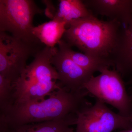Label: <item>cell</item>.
Returning a JSON list of instances; mask_svg holds the SVG:
<instances>
[{
	"instance_id": "1",
	"label": "cell",
	"mask_w": 132,
	"mask_h": 132,
	"mask_svg": "<svg viewBox=\"0 0 132 132\" xmlns=\"http://www.w3.org/2000/svg\"><path fill=\"white\" fill-rule=\"evenodd\" d=\"M86 90L73 92L61 87L40 101L16 102L1 112L0 126H14L64 119L76 115L87 102Z\"/></svg>"
},
{
	"instance_id": "2",
	"label": "cell",
	"mask_w": 132,
	"mask_h": 132,
	"mask_svg": "<svg viewBox=\"0 0 132 132\" xmlns=\"http://www.w3.org/2000/svg\"><path fill=\"white\" fill-rule=\"evenodd\" d=\"M121 26L116 21L102 20L92 14L71 21L62 39L85 54L110 60Z\"/></svg>"
},
{
	"instance_id": "3",
	"label": "cell",
	"mask_w": 132,
	"mask_h": 132,
	"mask_svg": "<svg viewBox=\"0 0 132 132\" xmlns=\"http://www.w3.org/2000/svg\"><path fill=\"white\" fill-rule=\"evenodd\" d=\"M41 9L32 0H0V32L35 46H45L34 35L33 22Z\"/></svg>"
},
{
	"instance_id": "4",
	"label": "cell",
	"mask_w": 132,
	"mask_h": 132,
	"mask_svg": "<svg viewBox=\"0 0 132 132\" xmlns=\"http://www.w3.org/2000/svg\"><path fill=\"white\" fill-rule=\"evenodd\" d=\"M85 85L88 94L105 104L111 105L124 116L132 115V100L128 94L122 76L115 68H105Z\"/></svg>"
},
{
	"instance_id": "5",
	"label": "cell",
	"mask_w": 132,
	"mask_h": 132,
	"mask_svg": "<svg viewBox=\"0 0 132 132\" xmlns=\"http://www.w3.org/2000/svg\"><path fill=\"white\" fill-rule=\"evenodd\" d=\"M76 115V132H113L132 129V115L126 117L116 113L97 99L94 104L86 102Z\"/></svg>"
},
{
	"instance_id": "6",
	"label": "cell",
	"mask_w": 132,
	"mask_h": 132,
	"mask_svg": "<svg viewBox=\"0 0 132 132\" xmlns=\"http://www.w3.org/2000/svg\"><path fill=\"white\" fill-rule=\"evenodd\" d=\"M58 48L45 46L27 65L13 83L14 93L25 90H55L59 87L58 73L51 59Z\"/></svg>"
},
{
	"instance_id": "7",
	"label": "cell",
	"mask_w": 132,
	"mask_h": 132,
	"mask_svg": "<svg viewBox=\"0 0 132 132\" xmlns=\"http://www.w3.org/2000/svg\"><path fill=\"white\" fill-rule=\"evenodd\" d=\"M45 46L31 45L0 32V75L14 83L27 65L29 58Z\"/></svg>"
},
{
	"instance_id": "8",
	"label": "cell",
	"mask_w": 132,
	"mask_h": 132,
	"mask_svg": "<svg viewBox=\"0 0 132 132\" xmlns=\"http://www.w3.org/2000/svg\"><path fill=\"white\" fill-rule=\"evenodd\" d=\"M51 62L57 70L60 84L71 92L85 90V85L94 76L75 63L58 48Z\"/></svg>"
},
{
	"instance_id": "9",
	"label": "cell",
	"mask_w": 132,
	"mask_h": 132,
	"mask_svg": "<svg viewBox=\"0 0 132 132\" xmlns=\"http://www.w3.org/2000/svg\"><path fill=\"white\" fill-rule=\"evenodd\" d=\"M88 10L94 15L108 17L122 26H126L132 20V0H85Z\"/></svg>"
},
{
	"instance_id": "10",
	"label": "cell",
	"mask_w": 132,
	"mask_h": 132,
	"mask_svg": "<svg viewBox=\"0 0 132 132\" xmlns=\"http://www.w3.org/2000/svg\"><path fill=\"white\" fill-rule=\"evenodd\" d=\"M109 59L122 77L132 75V20L120 28Z\"/></svg>"
},
{
	"instance_id": "11",
	"label": "cell",
	"mask_w": 132,
	"mask_h": 132,
	"mask_svg": "<svg viewBox=\"0 0 132 132\" xmlns=\"http://www.w3.org/2000/svg\"><path fill=\"white\" fill-rule=\"evenodd\" d=\"M76 116L61 120L29 123L14 126H0V132H73Z\"/></svg>"
},
{
	"instance_id": "12",
	"label": "cell",
	"mask_w": 132,
	"mask_h": 132,
	"mask_svg": "<svg viewBox=\"0 0 132 132\" xmlns=\"http://www.w3.org/2000/svg\"><path fill=\"white\" fill-rule=\"evenodd\" d=\"M58 48L67 55L78 65L86 71L94 74L105 68L113 67L110 60L95 58L83 53L75 52L62 39L58 44Z\"/></svg>"
},
{
	"instance_id": "13",
	"label": "cell",
	"mask_w": 132,
	"mask_h": 132,
	"mask_svg": "<svg viewBox=\"0 0 132 132\" xmlns=\"http://www.w3.org/2000/svg\"><path fill=\"white\" fill-rule=\"evenodd\" d=\"M66 30L65 22L52 20L34 27L33 33L45 46L53 48L62 39Z\"/></svg>"
},
{
	"instance_id": "14",
	"label": "cell",
	"mask_w": 132,
	"mask_h": 132,
	"mask_svg": "<svg viewBox=\"0 0 132 132\" xmlns=\"http://www.w3.org/2000/svg\"><path fill=\"white\" fill-rule=\"evenodd\" d=\"M59 7L53 20L63 21L68 28L71 21L91 15L90 12L83 1L60 0Z\"/></svg>"
},
{
	"instance_id": "15",
	"label": "cell",
	"mask_w": 132,
	"mask_h": 132,
	"mask_svg": "<svg viewBox=\"0 0 132 132\" xmlns=\"http://www.w3.org/2000/svg\"><path fill=\"white\" fill-rule=\"evenodd\" d=\"M13 83L0 75V108L1 112L11 106L13 101Z\"/></svg>"
},
{
	"instance_id": "16",
	"label": "cell",
	"mask_w": 132,
	"mask_h": 132,
	"mask_svg": "<svg viewBox=\"0 0 132 132\" xmlns=\"http://www.w3.org/2000/svg\"><path fill=\"white\" fill-rule=\"evenodd\" d=\"M42 2L45 3L46 6L45 10V15L48 18L53 20L57 12V9H55L51 1H43Z\"/></svg>"
},
{
	"instance_id": "17",
	"label": "cell",
	"mask_w": 132,
	"mask_h": 132,
	"mask_svg": "<svg viewBox=\"0 0 132 132\" xmlns=\"http://www.w3.org/2000/svg\"><path fill=\"white\" fill-rule=\"evenodd\" d=\"M117 132H132V129H128V130H120L119 131Z\"/></svg>"
},
{
	"instance_id": "18",
	"label": "cell",
	"mask_w": 132,
	"mask_h": 132,
	"mask_svg": "<svg viewBox=\"0 0 132 132\" xmlns=\"http://www.w3.org/2000/svg\"><path fill=\"white\" fill-rule=\"evenodd\" d=\"M131 81H132V79H131Z\"/></svg>"
}]
</instances>
